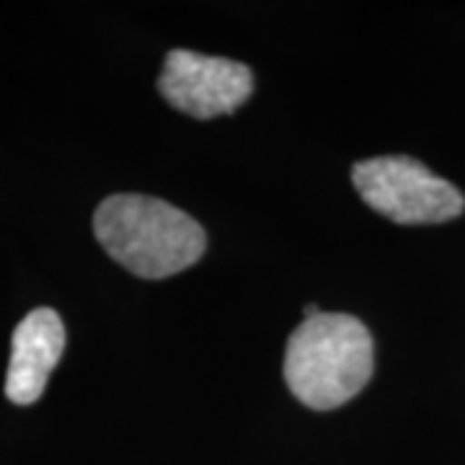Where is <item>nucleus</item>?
Listing matches in <instances>:
<instances>
[{
	"instance_id": "nucleus-1",
	"label": "nucleus",
	"mask_w": 465,
	"mask_h": 465,
	"mask_svg": "<svg viewBox=\"0 0 465 465\" xmlns=\"http://www.w3.org/2000/svg\"><path fill=\"white\" fill-rule=\"evenodd\" d=\"M104 251L143 280H163L200 262L202 225L179 207L145 194H112L94 215Z\"/></svg>"
},
{
	"instance_id": "nucleus-2",
	"label": "nucleus",
	"mask_w": 465,
	"mask_h": 465,
	"mask_svg": "<svg viewBox=\"0 0 465 465\" xmlns=\"http://www.w3.org/2000/svg\"><path fill=\"white\" fill-rule=\"evenodd\" d=\"M372 336L360 318L318 313L305 318L284 349V381L308 409L329 411L351 401L375 367Z\"/></svg>"
},
{
	"instance_id": "nucleus-3",
	"label": "nucleus",
	"mask_w": 465,
	"mask_h": 465,
	"mask_svg": "<svg viewBox=\"0 0 465 465\" xmlns=\"http://www.w3.org/2000/svg\"><path fill=\"white\" fill-rule=\"evenodd\" d=\"M367 207L401 225L448 223L463 213V194L411 155H378L351 168Z\"/></svg>"
},
{
	"instance_id": "nucleus-4",
	"label": "nucleus",
	"mask_w": 465,
	"mask_h": 465,
	"mask_svg": "<svg viewBox=\"0 0 465 465\" xmlns=\"http://www.w3.org/2000/svg\"><path fill=\"white\" fill-rule=\"evenodd\" d=\"M163 99L194 119L231 114L246 104L253 91V75L243 63L210 57L192 50H171L158 78Z\"/></svg>"
},
{
	"instance_id": "nucleus-5",
	"label": "nucleus",
	"mask_w": 465,
	"mask_h": 465,
	"mask_svg": "<svg viewBox=\"0 0 465 465\" xmlns=\"http://www.w3.org/2000/svg\"><path fill=\"white\" fill-rule=\"evenodd\" d=\"M65 351V326L57 311L36 308L24 318L11 339V362L5 375V396L29 406L42 399L52 370Z\"/></svg>"
},
{
	"instance_id": "nucleus-6",
	"label": "nucleus",
	"mask_w": 465,
	"mask_h": 465,
	"mask_svg": "<svg viewBox=\"0 0 465 465\" xmlns=\"http://www.w3.org/2000/svg\"><path fill=\"white\" fill-rule=\"evenodd\" d=\"M302 313H305V318H313L318 316L321 311H318V305H305V311H302Z\"/></svg>"
}]
</instances>
